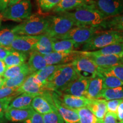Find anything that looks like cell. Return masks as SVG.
<instances>
[{
	"mask_svg": "<svg viewBox=\"0 0 123 123\" xmlns=\"http://www.w3.org/2000/svg\"><path fill=\"white\" fill-rule=\"evenodd\" d=\"M28 54L12 50L5 59L4 62L6 66V68L12 66H20L25 63Z\"/></svg>",
	"mask_w": 123,
	"mask_h": 123,
	"instance_id": "484cf974",
	"label": "cell"
},
{
	"mask_svg": "<svg viewBox=\"0 0 123 123\" xmlns=\"http://www.w3.org/2000/svg\"><path fill=\"white\" fill-rule=\"evenodd\" d=\"M87 108L98 118L103 120L108 112L107 108V100L102 99L91 100V101Z\"/></svg>",
	"mask_w": 123,
	"mask_h": 123,
	"instance_id": "7402d4cb",
	"label": "cell"
},
{
	"mask_svg": "<svg viewBox=\"0 0 123 123\" xmlns=\"http://www.w3.org/2000/svg\"><path fill=\"white\" fill-rule=\"evenodd\" d=\"M24 1V0H10L9 1V5H8V6H10L13 5L17 4V3L20 2V1Z\"/></svg>",
	"mask_w": 123,
	"mask_h": 123,
	"instance_id": "c3c4849f",
	"label": "cell"
},
{
	"mask_svg": "<svg viewBox=\"0 0 123 123\" xmlns=\"http://www.w3.org/2000/svg\"><path fill=\"white\" fill-rule=\"evenodd\" d=\"M76 48L75 43L70 39H55L53 43L54 52H64L73 51Z\"/></svg>",
	"mask_w": 123,
	"mask_h": 123,
	"instance_id": "4dcf8cb0",
	"label": "cell"
},
{
	"mask_svg": "<svg viewBox=\"0 0 123 123\" xmlns=\"http://www.w3.org/2000/svg\"><path fill=\"white\" fill-rule=\"evenodd\" d=\"M4 116H5V112H1V113H0V123H2L4 122Z\"/></svg>",
	"mask_w": 123,
	"mask_h": 123,
	"instance_id": "681fc988",
	"label": "cell"
},
{
	"mask_svg": "<svg viewBox=\"0 0 123 123\" xmlns=\"http://www.w3.org/2000/svg\"><path fill=\"white\" fill-rule=\"evenodd\" d=\"M48 17L34 14L12 29L16 35L38 36L45 33L49 26Z\"/></svg>",
	"mask_w": 123,
	"mask_h": 123,
	"instance_id": "3957f363",
	"label": "cell"
},
{
	"mask_svg": "<svg viewBox=\"0 0 123 123\" xmlns=\"http://www.w3.org/2000/svg\"><path fill=\"white\" fill-rule=\"evenodd\" d=\"M123 101V100H111L107 101L108 112L117 113L119 105Z\"/></svg>",
	"mask_w": 123,
	"mask_h": 123,
	"instance_id": "ab89813d",
	"label": "cell"
},
{
	"mask_svg": "<svg viewBox=\"0 0 123 123\" xmlns=\"http://www.w3.org/2000/svg\"><path fill=\"white\" fill-rule=\"evenodd\" d=\"M44 123H64L62 117L58 111L50 112L42 115Z\"/></svg>",
	"mask_w": 123,
	"mask_h": 123,
	"instance_id": "74e56055",
	"label": "cell"
},
{
	"mask_svg": "<svg viewBox=\"0 0 123 123\" xmlns=\"http://www.w3.org/2000/svg\"><path fill=\"white\" fill-rule=\"evenodd\" d=\"M34 98L35 97L32 95L26 94V93H22L11 101L7 110L13 108L26 109L31 107V102Z\"/></svg>",
	"mask_w": 123,
	"mask_h": 123,
	"instance_id": "d4e9b609",
	"label": "cell"
},
{
	"mask_svg": "<svg viewBox=\"0 0 123 123\" xmlns=\"http://www.w3.org/2000/svg\"><path fill=\"white\" fill-rule=\"evenodd\" d=\"M33 111L32 107L26 109H10L5 112V116L7 120L13 122L25 121L31 116Z\"/></svg>",
	"mask_w": 123,
	"mask_h": 123,
	"instance_id": "ffe728a7",
	"label": "cell"
},
{
	"mask_svg": "<svg viewBox=\"0 0 123 123\" xmlns=\"http://www.w3.org/2000/svg\"><path fill=\"white\" fill-rule=\"evenodd\" d=\"M92 1H95V0H92Z\"/></svg>",
	"mask_w": 123,
	"mask_h": 123,
	"instance_id": "f5cc1de1",
	"label": "cell"
},
{
	"mask_svg": "<svg viewBox=\"0 0 123 123\" xmlns=\"http://www.w3.org/2000/svg\"><path fill=\"white\" fill-rule=\"evenodd\" d=\"M83 55L88 57L98 67L107 68L123 64V55H96L89 54L87 51H81Z\"/></svg>",
	"mask_w": 123,
	"mask_h": 123,
	"instance_id": "4fadbf2b",
	"label": "cell"
},
{
	"mask_svg": "<svg viewBox=\"0 0 123 123\" xmlns=\"http://www.w3.org/2000/svg\"><path fill=\"white\" fill-rule=\"evenodd\" d=\"M52 98L56 110L66 123H79V117L73 110L65 107L59 99V95L52 92Z\"/></svg>",
	"mask_w": 123,
	"mask_h": 123,
	"instance_id": "5bb4252c",
	"label": "cell"
},
{
	"mask_svg": "<svg viewBox=\"0 0 123 123\" xmlns=\"http://www.w3.org/2000/svg\"><path fill=\"white\" fill-rule=\"evenodd\" d=\"M103 90V76L99 72L96 76L90 79L86 97L90 100L100 99Z\"/></svg>",
	"mask_w": 123,
	"mask_h": 123,
	"instance_id": "ac0fdd59",
	"label": "cell"
},
{
	"mask_svg": "<svg viewBox=\"0 0 123 123\" xmlns=\"http://www.w3.org/2000/svg\"><path fill=\"white\" fill-rule=\"evenodd\" d=\"M45 91L43 86L40 85L34 80L33 74L29 75L18 88L20 94L26 93L34 97L42 95Z\"/></svg>",
	"mask_w": 123,
	"mask_h": 123,
	"instance_id": "e0dca14e",
	"label": "cell"
},
{
	"mask_svg": "<svg viewBox=\"0 0 123 123\" xmlns=\"http://www.w3.org/2000/svg\"><path fill=\"white\" fill-rule=\"evenodd\" d=\"M63 64L47 66L45 68L42 69L37 73H33L34 80L40 85L44 86L47 83V80L55 71L62 67Z\"/></svg>",
	"mask_w": 123,
	"mask_h": 123,
	"instance_id": "603a6c76",
	"label": "cell"
},
{
	"mask_svg": "<svg viewBox=\"0 0 123 123\" xmlns=\"http://www.w3.org/2000/svg\"><path fill=\"white\" fill-rule=\"evenodd\" d=\"M32 6L30 0H24L7 6L0 13L2 21H10L15 22H24L31 15Z\"/></svg>",
	"mask_w": 123,
	"mask_h": 123,
	"instance_id": "8992f818",
	"label": "cell"
},
{
	"mask_svg": "<svg viewBox=\"0 0 123 123\" xmlns=\"http://www.w3.org/2000/svg\"><path fill=\"white\" fill-rule=\"evenodd\" d=\"M81 54L79 51H71L64 52H52L43 55L47 66L63 64L72 63Z\"/></svg>",
	"mask_w": 123,
	"mask_h": 123,
	"instance_id": "7c38bea8",
	"label": "cell"
},
{
	"mask_svg": "<svg viewBox=\"0 0 123 123\" xmlns=\"http://www.w3.org/2000/svg\"><path fill=\"white\" fill-rule=\"evenodd\" d=\"M61 0H38L39 9L41 13H46L53 10Z\"/></svg>",
	"mask_w": 123,
	"mask_h": 123,
	"instance_id": "8d00e7d4",
	"label": "cell"
},
{
	"mask_svg": "<svg viewBox=\"0 0 123 123\" xmlns=\"http://www.w3.org/2000/svg\"><path fill=\"white\" fill-rule=\"evenodd\" d=\"M100 99L105 100H123V86L114 88L103 89Z\"/></svg>",
	"mask_w": 123,
	"mask_h": 123,
	"instance_id": "f1b7e54d",
	"label": "cell"
},
{
	"mask_svg": "<svg viewBox=\"0 0 123 123\" xmlns=\"http://www.w3.org/2000/svg\"><path fill=\"white\" fill-rule=\"evenodd\" d=\"M99 30V27L75 26L65 35H63L57 39L71 40L75 43V47L77 48L88 42Z\"/></svg>",
	"mask_w": 123,
	"mask_h": 123,
	"instance_id": "52a82bcc",
	"label": "cell"
},
{
	"mask_svg": "<svg viewBox=\"0 0 123 123\" xmlns=\"http://www.w3.org/2000/svg\"><path fill=\"white\" fill-rule=\"evenodd\" d=\"M11 51L10 49L0 46V60L4 61Z\"/></svg>",
	"mask_w": 123,
	"mask_h": 123,
	"instance_id": "ee69618b",
	"label": "cell"
},
{
	"mask_svg": "<svg viewBox=\"0 0 123 123\" xmlns=\"http://www.w3.org/2000/svg\"><path fill=\"white\" fill-rule=\"evenodd\" d=\"M27 64L31 74L37 73L47 66L43 55L36 51H33L29 54Z\"/></svg>",
	"mask_w": 123,
	"mask_h": 123,
	"instance_id": "44dd1931",
	"label": "cell"
},
{
	"mask_svg": "<svg viewBox=\"0 0 123 123\" xmlns=\"http://www.w3.org/2000/svg\"><path fill=\"white\" fill-rule=\"evenodd\" d=\"M18 35L11 29L4 28L0 30V46L10 50V46Z\"/></svg>",
	"mask_w": 123,
	"mask_h": 123,
	"instance_id": "1f68e13d",
	"label": "cell"
},
{
	"mask_svg": "<svg viewBox=\"0 0 123 123\" xmlns=\"http://www.w3.org/2000/svg\"><path fill=\"white\" fill-rule=\"evenodd\" d=\"M90 80L89 78L79 76L76 80L71 83L63 92L65 94L74 96L86 97Z\"/></svg>",
	"mask_w": 123,
	"mask_h": 123,
	"instance_id": "9a60e30c",
	"label": "cell"
},
{
	"mask_svg": "<svg viewBox=\"0 0 123 123\" xmlns=\"http://www.w3.org/2000/svg\"><path fill=\"white\" fill-rule=\"evenodd\" d=\"M94 3L92 0H61L57 6L53 10L54 13L60 14L74 10L84 5Z\"/></svg>",
	"mask_w": 123,
	"mask_h": 123,
	"instance_id": "d6986e66",
	"label": "cell"
},
{
	"mask_svg": "<svg viewBox=\"0 0 123 123\" xmlns=\"http://www.w3.org/2000/svg\"><path fill=\"white\" fill-rule=\"evenodd\" d=\"M3 83H4V79H2L1 76H0V88H2Z\"/></svg>",
	"mask_w": 123,
	"mask_h": 123,
	"instance_id": "f907efd6",
	"label": "cell"
},
{
	"mask_svg": "<svg viewBox=\"0 0 123 123\" xmlns=\"http://www.w3.org/2000/svg\"><path fill=\"white\" fill-rule=\"evenodd\" d=\"M19 88H11V87H2L0 88V99L4 98L14 97L19 95Z\"/></svg>",
	"mask_w": 123,
	"mask_h": 123,
	"instance_id": "f35d334b",
	"label": "cell"
},
{
	"mask_svg": "<svg viewBox=\"0 0 123 123\" xmlns=\"http://www.w3.org/2000/svg\"><path fill=\"white\" fill-rule=\"evenodd\" d=\"M96 8L107 19L123 12V0H95Z\"/></svg>",
	"mask_w": 123,
	"mask_h": 123,
	"instance_id": "30bf717a",
	"label": "cell"
},
{
	"mask_svg": "<svg viewBox=\"0 0 123 123\" xmlns=\"http://www.w3.org/2000/svg\"><path fill=\"white\" fill-rule=\"evenodd\" d=\"M78 77L79 75L71 63L64 64L51 75L44 88L46 90L54 92L59 95Z\"/></svg>",
	"mask_w": 123,
	"mask_h": 123,
	"instance_id": "7a4b0ae2",
	"label": "cell"
},
{
	"mask_svg": "<svg viewBox=\"0 0 123 123\" xmlns=\"http://www.w3.org/2000/svg\"><path fill=\"white\" fill-rule=\"evenodd\" d=\"M24 123H44L42 115L34 110L31 116L26 120Z\"/></svg>",
	"mask_w": 123,
	"mask_h": 123,
	"instance_id": "60d3db41",
	"label": "cell"
},
{
	"mask_svg": "<svg viewBox=\"0 0 123 123\" xmlns=\"http://www.w3.org/2000/svg\"><path fill=\"white\" fill-rule=\"evenodd\" d=\"M117 120V113L107 112L101 123H119Z\"/></svg>",
	"mask_w": 123,
	"mask_h": 123,
	"instance_id": "b9f144b4",
	"label": "cell"
},
{
	"mask_svg": "<svg viewBox=\"0 0 123 123\" xmlns=\"http://www.w3.org/2000/svg\"><path fill=\"white\" fill-rule=\"evenodd\" d=\"M101 74L103 79V89L114 88L123 86V82L116 77L108 74Z\"/></svg>",
	"mask_w": 123,
	"mask_h": 123,
	"instance_id": "836d02e7",
	"label": "cell"
},
{
	"mask_svg": "<svg viewBox=\"0 0 123 123\" xmlns=\"http://www.w3.org/2000/svg\"><path fill=\"white\" fill-rule=\"evenodd\" d=\"M29 68V66L27 63L23 64L20 66H12V67H7L5 71L2 75L4 79H10L18 76L21 73L25 70Z\"/></svg>",
	"mask_w": 123,
	"mask_h": 123,
	"instance_id": "e575fe53",
	"label": "cell"
},
{
	"mask_svg": "<svg viewBox=\"0 0 123 123\" xmlns=\"http://www.w3.org/2000/svg\"><path fill=\"white\" fill-rule=\"evenodd\" d=\"M87 52L96 55H123V42L111 44L96 51Z\"/></svg>",
	"mask_w": 123,
	"mask_h": 123,
	"instance_id": "4316f807",
	"label": "cell"
},
{
	"mask_svg": "<svg viewBox=\"0 0 123 123\" xmlns=\"http://www.w3.org/2000/svg\"><path fill=\"white\" fill-rule=\"evenodd\" d=\"M119 123H123V122H119Z\"/></svg>",
	"mask_w": 123,
	"mask_h": 123,
	"instance_id": "816d5d0a",
	"label": "cell"
},
{
	"mask_svg": "<svg viewBox=\"0 0 123 123\" xmlns=\"http://www.w3.org/2000/svg\"><path fill=\"white\" fill-rule=\"evenodd\" d=\"M49 26L45 34L57 39L67 33L71 29L76 26L74 21L63 14L48 17Z\"/></svg>",
	"mask_w": 123,
	"mask_h": 123,
	"instance_id": "5b68a950",
	"label": "cell"
},
{
	"mask_svg": "<svg viewBox=\"0 0 123 123\" xmlns=\"http://www.w3.org/2000/svg\"><path fill=\"white\" fill-rule=\"evenodd\" d=\"M10 0H0V13L7 8Z\"/></svg>",
	"mask_w": 123,
	"mask_h": 123,
	"instance_id": "bcb514c9",
	"label": "cell"
},
{
	"mask_svg": "<svg viewBox=\"0 0 123 123\" xmlns=\"http://www.w3.org/2000/svg\"><path fill=\"white\" fill-rule=\"evenodd\" d=\"M53 41L54 38L50 37L45 34L40 35L39 41L37 43L34 51H36L43 55L49 54L53 52Z\"/></svg>",
	"mask_w": 123,
	"mask_h": 123,
	"instance_id": "cb8c5ba5",
	"label": "cell"
},
{
	"mask_svg": "<svg viewBox=\"0 0 123 123\" xmlns=\"http://www.w3.org/2000/svg\"><path fill=\"white\" fill-rule=\"evenodd\" d=\"M99 72L113 75L123 82V64L107 68H101L99 67Z\"/></svg>",
	"mask_w": 123,
	"mask_h": 123,
	"instance_id": "d590c367",
	"label": "cell"
},
{
	"mask_svg": "<svg viewBox=\"0 0 123 123\" xmlns=\"http://www.w3.org/2000/svg\"><path fill=\"white\" fill-rule=\"evenodd\" d=\"M79 117V123H101L87 107L74 110Z\"/></svg>",
	"mask_w": 123,
	"mask_h": 123,
	"instance_id": "f546056e",
	"label": "cell"
},
{
	"mask_svg": "<svg viewBox=\"0 0 123 123\" xmlns=\"http://www.w3.org/2000/svg\"><path fill=\"white\" fill-rule=\"evenodd\" d=\"M122 32H123V31H122Z\"/></svg>",
	"mask_w": 123,
	"mask_h": 123,
	"instance_id": "db71d44e",
	"label": "cell"
},
{
	"mask_svg": "<svg viewBox=\"0 0 123 123\" xmlns=\"http://www.w3.org/2000/svg\"><path fill=\"white\" fill-rule=\"evenodd\" d=\"M32 74L29 67L28 69L24 71L18 76L10 79H4L2 87H11V88H19L23 84L24 81L29 75Z\"/></svg>",
	"mask_w": 123,
	"mask_h": 123,
	"instance_id": "83f0119b",
	"label": "cell"
},
{
	"mask_svg": "<svg viewBox=\"0 0 123 123\" xmlns=\"http://www.w3.org/2000/svg\"><path fill=\"white\" fill-rule=\"evenodd\" d=\"M6 70V66L4 61L0 60V76H2Z\"/></svg>",
	"mask_w": 123,
	"mask_h": 123,
	"instance_id": "7dc6e473",
	"label": "cell"
},
{
	"mask_svg": "<svg viewBox=\"0 0 123 123\" xmlns=\"http://www.w3.org/2000/svg\"><path fill=\"white\" fill-rule=\"evenodd\" d=\"M123 42V33L116 30L97 32L90 41L83 44L82 51H93L111 44Z\"/></svg>",
	"mask_w": 123,
	"mask_h": 123,
	"instance_id": "277c9868",
	"label": "cell"
},
{
	"mask_svg": "<svg viewBox=\"0 0 123 123\" xmlns=\"http://www.w3.org/2000/svg\"><path fill=\"white\" fill-rule=\"evenodd\" d=\"M14 98V97H10V98L0 99V113L5 112L6 111L9 104L13 100Z\"/></svg>",
	"mask_w": 123,
	"mask_h": 123,
	"instance_id": "7bdbcfd3",
	"label": "cell"
},
{
	"mask_svg": "<svg viewBox=\"0 0 123 123\" xmlns=\"http://www.w3.org/2000/svg\"><path fill=\"white\" fill-rule=\"evenodd\" d=\"M104 29L123 31V13L111 18L110 19H108Z\"/></svg>",
	"mask_w": 123,
	"mask_h": 123,
	"instance_id": "d6a6232c",
	"label": "cell"
},
{
	"mask_svg": "<svg viewBox=\"0 0 123 123\" xmlns=\"http://www.w3.org/2000/svg\"><path fill=\"white\" fill-rule=\"evenodd\" d=\"M58 95L62 104L70 110H74L87 107L91 101V100L88 99L85 96H74L62 93Z\"/></svg>",
	"mask_w": 123,
	"mask_h": 123,
	"instance_id": "2e32d148",
	"label": "cell"
},
{
	"mask_svg": "<svg viewBox=\"0 0 123 123\" xmlns=\"http://www.w3.org/2000/svg\"><path fill=\"white\" fill-rule=\"evenodd\" d=\"M40 35L27 36L18 35L10 46V50L21 53L30 54L34 50L35 46L38 42Z\"/></svg>",
	"mask_w": 123,
	"mask_h": 123,
	"instance_id": "8fae6325",
	"label": "cell"
},
{
	"mask_svg": "<svg viewBox=\"0 0 123 123\" xmlns=\"http://www.w3.org/2000/svg\"><path fill=\"white\" fill-rule=\"evenodd\" d=\"M62 14L71 18L74 21L76 26L104 28L108 19L96 8L95 3L84 5L73 12H67Z\"/></svg>",
	"mask_w": 123,
	"mask_h": 123,
	"instance_id": "6da1fadb",
	"label": "cell"
},
{
	"mask_svg": "<svg viewBox=\"0 0 123 123\" xmlns=\"http://www.w3.org/2000/svg\"><path fill=\"white\" fill-rule=\"evenodd\" d=\"M117 116V120L119 122H123V101L118 107Z\"/></svg>",
	"mask_w": 123,
	"mask_h": 123,
	"instance_id": "f6af8a7d",
	"label": "cell"
},
{
	"mask_svg": "<svg viewBox=\"0 0 123 123\" xmlns=\"http://www.w3.org/2000/svg\"><path fill=\"white\" fill-rule=\"evenodd\" d=\"M71 63L79 76L91 79L99 73V67L90 58L83 55L81 53Z\"/></svg>",
	"mask_w": 123,
	"mask_h": 123,
	"instance_id": "ba28073f",
	"label": "cell"
},
{
	"mask_svg": "<svg viewBox=\"0 0 123 123\" xmlns=\"http://www.w3.org/2000/svg\"><path fill=\"white\" fill-rule=\"evenodd\" d=\"M31 106L41 115L57 111L52 98V91L48 90H46L42 95L34 98Z\"/></svg>",
	"mask_w": 123,
	"mask_h": 123,
	"instance_id": "9c48e42d",
	"label": "cell"
}]
</instances>
